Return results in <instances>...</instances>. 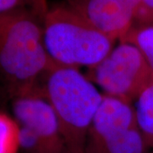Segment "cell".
Returning a JSON list of instances; mask_svg holds the SVG:
<instances>
[{"label":"cell","instance_id":"obj_6","mask_svg":"<svg viewBox=\"0 0 153 153\" xmlns=\"http://www.w3.org/2000/svg\"><path fill=\"white\" fill-rule=\"evenodd\" d=\"M139 126L106 117L94 120L88 134L86 153H147Z\"/></svg>","mask_w":153,"mask_h":153},{"label":"cell","instance_id":"obj_5","mask_svg":"<svg viewBox=\"0 0 153 153\" xmlns=\"http://www.w3.org/2000/svg\"><path fill=\"white\" fill-rule=\"evenodd\" d=\"M13 112L19 126L32 132L49 153H66L59 123L43 88L37 86L14 97Z\"/></svg>","mask_w":153,"mask_h":153},{"label":"cell","instance_id":"obj_8","mask_svg":"<svg viewBox=\"0 0 153 153\" xmlns=\"http://www.w3.org/2000/svg\"><path fill=\"white\" fill-rule=\"evenodd\" d=\"M135 114L138 126L148 148L153 146V83L137 99Z\"/></svg>","mask_w":153,"mask_h":153},{"label":"cell","instance_id":"obj_9","mask_svg":"<svg viewBox=\"0 0 153 153\" xmlns=\"http://www.w3.org/2000/svg\"><path fill=\"white\" fill-rule=\"evenodd\" d=\"M120 42H127L134 45L146 59L153 72V26L139 25L132 27Z\"/></svg>","mask_w":153,"mask_h":153},{"label":"cell","instance_id":"obj_1","mask_svg":"<svg viewBox=\"0 0 153 153\" xmlns=\"http://www.w3.org/2000/svg\"><path fill=\"white\" fill-rule=\"evenodd\" d=\"M54 65L40 17L27 9L0 16V75L13 97L37 87Z\"/></svg>","mask_w":153,"mask_h":153},{"label":"cell","instance_id":"obj_10","mask_svg":"<svg viewBox=\"0 0 153 153\" xmlns=\"http://www.w3.org/2000/svg\"><path fill=\"white\" fill-rule=\"evenodd\" d=\"M20 149V126L9 116L0 113V153H17Z\"/></svg>","mask_w":153,"mask_h":153},{"label":"cell","instance_id":"obj_4","mask_svg":"<svg viewBox=\"0 0 153 153\" xmlns=\"http://www.w3.org/2000/svg\"><path fill=\"white\" fill-rule=\"evenodd\" d=\"M105 94L131 102L153 83V72L134 45L121 42L87 76Z\"/></svg>","mask_w":153,"mask_h":153},{"label":"cell","instance_id":"obj_2","mask_svg":"<svg viewBox=\"0 0 153 153\" xmlns=\"http://www.w3.org/2000/svg\"><path fill=\"white\" fill-rule=\"evenodd\" d=\"M43 91L55 111L66 153H86L88 131L104 94L78 69L56 64L45 74Z\"/></svg>","mask_w":153,"mask_h":153},{"label":"cell","instance_id":"obj_14","mask_svg":"<svg viewBox=\"0 0 153 153\" xmlns=\"http://www.w3.org/2000/svg\"><path fill=\"white\" fill-rule=\"evenodd\" d=\"M150 153H153V151H152V152H150Z\"/></svg>","mask_w":153,"mask_h":153},{"label":"cell","instance_id":"obj_13","mask_svg":"<svg viewBox=\"0 0 153 153\" xmlns=\"http://www.w3.org/2000/svg\"><path fill=\"white\" fill-rule=\"evenodd\" d=\"M27 8L34 12L44 21L46 13L49 10V6L46 0H23Z\"/></svg>","mask_w":153,"mask_h":153},{"label":"cell","instance_id":"obj_7","mask_svg":"<svg viewBox=\"0 0 153 153\" xmlns=\"http://www.w3.org/2000/svg\"><path fill=\"white\" fill-rule=\"evenodd\" d=\"M140 0H66V3L113 40L133 27Z\"/></svg>","mask_w":153,"mask_h":153},{"label":"cell","instance_id":"obj_3","mask_svg":"<svg viewBox=\"0 0 153 153\" xmlns=\"http://www.w3.org/2000/svg\"><path fill=\"white\" fill-rule=\"evenodd\" d=\"M43 35L53 62L76 69L96 66L116 42L66 3L49 8L43 21Z\"/></svg>","mask_w":153,"mask_h":153},{"label":"cell","instance_id":"obj_12","mask_svg":"<svg viewBox=\"0 0 153 153\" xmlns=\"http://www.w3.org/2000/svg\"><path fill=\"white\" fill-rule=\"evenodd\" d=\"M24 9L29 10L23 0H0V16Z\"/></svg>","mask_w":153,"mask_h":153},{"label":"cell","instance_id":"obj_11","mask_svg":"<svg viewBox=\"0 0 153 153\" xmlns=\"http://www.w3.org/2000/svg\"><path fill=\"white\" fill-rule=\"evenodd\" d=\"M134 22H138L140 25L153 24V0H140Z\"/></svg>","mask_w":153,"mask_h":153}]
</instances>
